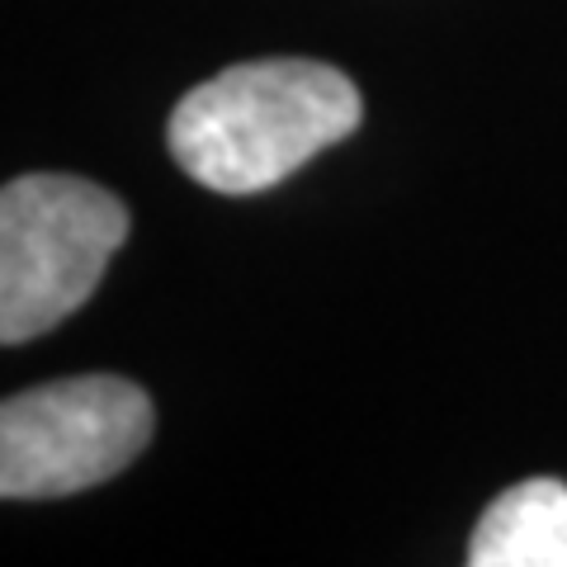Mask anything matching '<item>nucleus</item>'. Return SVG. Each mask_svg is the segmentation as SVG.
Listing matches in <instances>:
<instances>
[{"label": "nucleus", "mask_w": 567, "mask_h": 567, "mask_svg": "<svg viewBox=\"0 0 567 567\" xmlns=\"http://www.w3.org/2000/svg\"><path fill=\"white\" fill-rule=\"evenodd\" d=\"M364 100L346 71L312 58H265L218 71L175 104L171 156L213 194H260L317 152L346 142Z\"/></svg>", "instance_id": "1"}, {"label": "nucleus", "mask_w": 567, "mask_h": 567, "mask_svg": "<svg viewBox=\"0 0 567 567\" xmlns=\"http://www.w3.org/2000/svg\"><path fill=\"white\" fill-rule=\"evenodd\" d=\"M473 567H567V483L529 477L506 487L483 511L473 539Z\"/></svg>", "instance_id": "4"}, {"label": "nucleus", "mask_w": 567, "mask_h": 567, "mask_svg": "<svg viewBox=\"0 0 567 567\" xmlns=\"http://www.w3.org/2000/svg\"><path fill=\"white\" fill-rule=\"evenodd\" d=\"M128 241V208L81 175H20L0 194V341L66 322Z\"/></svg>", "instance_id": "2"}, {"label": "nucleus", "mask_w": 567, "mask_h": 567, "mask_svg": "<svg viewBox=\"0 0 567 567\" xmlns=\"http://www.w3.org/2000/svg\"><path fill=\"white\" fill-rule=\"evenodd\" d=\"M152 398L114 374L58 379L0 406V492L48 502L110 483L152 440Z\"/></svg>", "instance_id": "3"}]
</instances>
